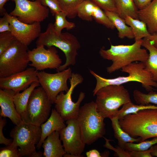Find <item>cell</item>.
I'll use <instances>...</instances> for the list:
<instances>
[{
  "label": "cell",
  "mask_w": 157,
  "mask_h": 157,
  "mask_svg": "<svg viewBox=\"0 0 157 157\" xmlns=\"http://www.w3.org/2000/svg\"><path fill=\"white\" fill-rule=\"evenodd\" d=\"M40 0L43 6L50 9L53 16H54L57 13L62 11L58 0Z\"/></svg>",
  "instance_id": "36"
},
{
  "label": "cell",
  "mask_w": 157,
  "mask_h": 157,
  "mask_svg": "<svg viewBox=\"0 0 157 157\" xmlns=\"http://www.w3.org/2000/svg\"><path fill=\"white\" fill-rule=\"evenodd\" d=\"M32 1H34V0H31Z\"/></svg>",
  "instance_id": "46"
},
{
  "label": "cell",
  "mask_w": 157,
  "mask_h": 157,
  "mask_svg": "<svg viewBox=\"0 0 157 157\" xmlns=\"http://www.w3.org/2000/svg\"><path fill=\"white\" fill-rule=\"evenodd\" d=\"M147 109H157V106L150 104L136 105L131 102L123 105L114 117H116L119 119L127 115L135 113L140 110Z\"/></svg>",
  "instance_id": "28"
},
{
  "label": "cell",
  "mask_w": 157,
  "mask_h": 157,
  "mask_svg": "<svg viewBox=\"0 0 157 157\" xmlns=\"http://www.w3.org/2000/svg\"><path fill=\"white\" fill-rule=\"evenodd\" d=\"M121 71L128 74V75L107 78L89 69L90 72L96 81L95 87L92 91L93 96H95L97 91L104 86L109 85H122L131 81L140 83L142 86L149 92L153 90V87L157 88V82L153 80L151 74L146 69L144 62L132 63L123 67Z\"/></svg>",
  "instance_id": "4"
},
{
  "label": "cell",
  "mask_w": 157,
  "mask_h": 157,
  "mask_svg": "<svg viewBox=\"0 0 157 157\" xmlns=\"http://www.w3.org/2000/svg\"><path fill=\"white\" fill-rule=\"evenodd\" d=\"M146 38L153 45L157 48V34L151 35Z\"/></svg>",
  "instance_id": "43"
},
{
  "label": "cell",
  "mask_w": 157,
  "mask_h": 157,
  "mask_svg": "<svg viewBox=\"0 0 157 157\" xmlns=\"http://www.w3.org/2000/svg\"><path fill=\"white\" fill-rule=\"evenodd\" d=\"M70 86L68 91L64 93L60 92L56 97L54 104L56 111L64 121L77 119L80 109V105L85 97V93L80 92L77 101L74 102L72 95L75 88L83 81V77L77 73H73L69 79Z\"/></svg>",
  "instance_id": "10"
},
{
  "label": "cell",
  "mask_w": 157,
  "mask_h": 157,
  "mask_svg": "<svg viewBox=\"0 0 157 157\" xmlns=\"http://www.w3.org/2000/svg\"><path fill=\"white\" fill-rule=\"evenodd\" d=\"M8 0H0V13L1 15H4L6 12V10L4 8V6L5 3Z\"/></svg>",
  "instance_id": "44"
},
{
  "label": "cell",
  "mask_w": 157,
  "mask_h": 157,
  "mask_svg": "<svg viewBox=\"0 0 157 157\" xmlns=\"http://www.w3.org/2000/svg\"><path fill=\"white\" fill-rule=\"evenodd\" d=\"M40 85L39 82H34L22 92H18L15 94L14 102L17 111L20 115L25 110L32 91Z\"/></svg>",
  "instance_id": "26"
},
{
  "label": "cell",
  "mask_w": 157,
  "mask_h": 157,
  "mask_svg": "<svg viewBox=\"0 0 157 157\" xmlns=\"http://www.w3.org/2000/svg\"><path fill=\"white\" fill-rule=\"evenodd\" d=\"M0 157H20L18 148L14 147L11 144L4 147L0 150Z\"/></svg>",
  "instance_id": "35"
},
{
  "label": "cell",
  "mask_w": 157,
  "mask_h": 157,
  "mask_svg": "<svg viewBox=\"0 0 157 157\" xmlns=\"http://www.w3.org/2000/svg\"><path fill=\"white\" fill-rule=\"evenodd\" d=\"M28 46L16 40L0 55V78L22 71L27 68L29 60Z\"/></svg>",
  "instance_id": "9"
},
{
  "label": "cell",
  "mask_w": 157,
  "mask_h": 157,
  "mask_svg": "<svg viewBox=\"0 0 157 157\" xmlns=\"http://www.w3.org/2000/svg\"><path fill=\"white\" fill-rule=\"evenodd\" d=\"M106 141L105 144L104 145V147L109 148L115 151L116 154L119 157H131L129 151L123 149L118 146L116 148L113 147L110 144L109 141L110 140L106 138L103 137Z\"/></svg>",
  "instance_id": "37"
},
{
  "label": "cell",
  "mask_w": 157,
  "mask_h": 157,
  "mask_svg": "<svg viewBox=\"0 0 157 157\" xmlns=\"http://www.w3.org/2000/svg\"><path fill=\"white\" fill-rule=\"evenodd\" d=\"M77 16L83 20L91 21L94 19L108 28H115L104 11L91 0H83L78 8Z\"/></svg>",
  "instance_id": "17"
},
{
  "label": "cell",
  "mask_w": 157,
  "mask_h": 157,
  "mask_svg": "<svg viewBox=\"0 0 157 157\" xmlns=\"http://www.w3.org/2000/svg\"><path fill=\"white\" fill-rule=\"evenodd\" d=\"M55 21L53 26L56 31L58 33H62L63 29L65 28L67 30L72 29L75 27V24L68 21L66 19V14L61 11L56 13L55 15Z\"/></svg>",
  "instance_id": "31"
},
{
  "label": "cell",
  "mask_w": 157,
  "mask_h": 157,
  "mask_svg": "<svg viewBox=\"0 0 157 157\" xmlns=\"http://www.w3.org/2000/svg\"><path fill=\"white\" fill-rule=\"evenodd\" d=\"M4 15L9 22L11 33L17 40L26 46L38 38L41 33L40 22L27 24L20 21L16 17L6 12Z\"/></svg>",
  "instance_id": "15"
},
{
  "label": "cell",
  "mask_w": 157,
  "mask_h": 157,
  "mask_svg": "<svg viewBox=\"0 0 157 157\" xmlns=\"http://www.w3.org/2000/svg\"><path fill=\"white\" fill-rule=\"evenodd\" d=\"M40 126L26 123L22 121L15 126L10 133L13 139L12 146L18 148L21 157H41L43 153L36 150L35 145L41 136Z\"/></svg>",
  "instance_id": "7"
},
{
  "label": "cell",
  "mask_w": 157,
  "mask_h": 157,
  "mask_svg": "<svg viewBox=\"0 0 157 157\" xmlns=\"http://www.w3.org/2000/svg\"><path fill=\"white\" fill-rule=\"evenodd\" d=\"M151 147L145 151H129L131 157H151Z\"/></svg>",
  "instance_id": "39"
},
{
  "label": "cell",
  "mask_w": 157,
  "mask_h": 157,
  "mask_svg": "<svg viewBox=\"0 0 157 157\" xmlns=\"http://www.w3.org/2000/svg\"><path fill=\"white\" fill-rule=\"evenodd\" d=\"M52 104L43 88H35L30 95L25 110L20 115L22 121L40 126L48 119Z\"/></svg>",
  "instance_id": "8"
},
{
  "label": "cell",
  "mask_w": 157,
  "mask_h": 157,
  "mask_svg": "<svg viewBox=\"0 0 157 157\" xmlns=\"http://www.w3.org/2000/svg\"><path fill=\"white\" fill-rule=\"evenodd\" d=\"M133 97L135 101L138 104L146 105L150 103L157 104V93L153 90L145 94L135 90L133 92Z\"/></svg>",
  "instance_id": "30"
},
{
  "label": "cell",
  "mask_w": 157,
  "mask_h": 157,
  "mask_svg": "<svg viewBox=\"0 0 157 157\" xmlns=\"http://www.w3.org/2000/svg\"><path fill=\"white\" fill-rule=\"evenodd\" d=\"M119 119L122 129L133 138H140L141 142L157 136V109L140 110Z\"/></svg>",
  "instance_id": "3"
},
{
  "label": "cell",
  "mask_w": 157,
  "mask_h": 157,
  "mask_svg": "<svg viewBox=\"0 0 157 157\" xmlns=\"http://www.w3.org/2000/svg\"><path fill=\"white\" fill-rule=\"evenodd\" d=\"M62 11L70 19L75 18L78 14V10L83 0H58Z\"/></svg>",
  "instance_id": "29"
},
{
  "label": "cell",
  "mask_w": 157,
  "mask_h": 157,
  "mask_svg": "<svg viewBox=\"0 0 157 157\" xmlns=\"http://www.w3.org/2000/svg\"><path fill=\"white\" fill-rule=\"evenodd\" d=\"M97 110L106 118L114 117L122 106L131 102L128 90L122 85H109L96 94Z\"/></svg>",
  "instance_id": "6"
},
{
  "label": "cell",
  "mask_w": 157,
  "mask_h": 157,
  "mask_svg": "<svg viewBox=\"0 0 157 157\" xmlns=\"http://www.w3.org/2000/svg\"><path fill=\"white\" fill-rule=\"evenodd\" d=\"M157 144V136L151 140H147L137 144L128 142L126 144L125 149L128 151H145Z\"/></svg>",
  "instance_id": "32"
},
{
  "label": "cell",
  "mask_w": 157,
  "mask_h": 157,
  "mask_svg": "<svg viewBox=\"0 0 157 157\" xmlns=\"http://www.w3.org/2000/svg\"><path fill=\"white\" fill-rule=\"evenodd\" d=\"M133 1L138 10L145 8L151 1V0H133Z\"/></svg>",
  "instance_id": "41"
},
{
  "label": "cell",
  "mask_w": 157,
  "mask_h": 157,
  "mask_svg": "<svg viewBox=\"0 0 157 157\" xmlns=\"http://www.w3.org/2000/svg\"><path fill=\"white\" fill-rule=\"evenodd\" d=\"M139 19L146 24L151 35L157 34V0H153L145 8L138 10Z\"/></svg>",
  "instance_id": "21"
},
{
  "label": "cell",
  "mask_w": 157,
  "mask_h": 157,
  "mask_svg": "<svg viewBox=\"0 0 157 157\" xmlns=\"http://www.w3.org/2000/svg\"><path fill=\"white\" fill-rule=\"evenodd\" d=\"M86 155L87 157H102L99 151L95 149H92L87 152Z\"/></svg>",
  "instance_id": "42"
},
{
  "label": "cell",
  "mask_w": 157,
  "mask_h": 157,
  "mask_svg": "<svg viewBox=\"0 0 157 157\" xmlns=\"http://www.w3.org/2000/svg\"><path fill=\"white\" fill-rule=\"evenodd\" d=\"M17 40L11 32L0 33V55H1Z\"/></svg>",
  "instance_id": "33"
},
{
  "label": "cell",
  "mask_w": 157,
  "mask_h": 157,
  "mask_svg": "<svg viewBox=\"0 0 157 157\" xmlns=\"http://www.w3.org/2000/svg\"><path fill=\"white\" fill-rule=\"evenodd\" d=\"M105 118L97 110L93 101L84 104L80 107L77 120L83 142L90 145L106 133Z\"/></svg>",
  "instance_id": "5"
},
{
  "label": "cell",
  "mask_w": 157,
  "mask_h": 157,
  "mask_svg": "<svg viewBox=\"0 0 157 157\" xmlns=\"http://www.w3.org/2000/svg\"><path fill=\"white\" fill-rule=\"evenodd\" d=\"M0 116V144H4L6 146L10 145L12 142L13 139H7L4 136L3 130L6 123V119L5 117L3 118Z\"/></svg>",
  "instance_id": "38"
},
{
  "label": "cell",
  "mask_w": 157,
  "mask_h": 157,
  "mask_svg": "<svg viewBox=\"0 0 157 157\" xmlns=\"http://www.w3.org/2000/svg\"><path fill=\"white\" fill-rule=\"evenodd\" d=\"M117 13L124 19L127 16L139 19L137 8L133 0H115Z\"/></svg>",
  "instance_id": "27"
},
{
  "label": "cell",
  "mask_w": 157,
  "mask_h": 157,
  "mask_svg": "<svg viewBox=\"0 0 157 157\" xmlns=\"http://www.w3.org/2000/svg\"><path fill=\"white\" fill-rule=\"evenodd\" d=\"M106 15L118 31L119 38L123 39L126 38L129 39L134 38L131 28L128 26L124 19L121 18L115 12L104 11Z\"/></svg>",
  "instance_id": "23"
},
{
  "label": "cell",
  "mask_w": 157,
  "mask_h": 157,
  "mask_svg": "<svg viewBox=\"0 0 157 157\" xmlns=\"http://www.w3.org/2000/svg\"><path fill=\"white\" fill-rule=\"evenodd\" d=\"M11 31L9 22L6 16L4 15L2 17L0 18V33Z\"/></svg>",
  "instance_id": "40"
},
{
  "label": "cell",
  "mask_w": 157,
  "mask_h": 157,
  "mask_svg": "<svg viewBox=\"0 0 157 157\" xmlns=\"http://www.w3.org/2000/svg\"><path fill=\"white\" fill-rule=\"evenodd\" d=\"M72 73L70 67L54 74L44 71L38 72L39 82L52 104H54L56 97L60 92H66L69 90L67 82Z\"/></svg>",
  "instance_id": "12"
},
{
  "label": "cell",
  "mask_w": 157,
  "mask_h": 157,
  "mask_svg": "<svg viewBox=\"0 0 157 157\" xmlns=\"http://www.w3.org/2000/svg\"><path fill=\"white\" fill-rule=\"evenodd\" d=\"M124 19L126 24L131 28L135 41L147 38L151 35L144 22L139 19L127 16Z\"/></svg>",
  "instance_id": "25"
},
{
  "label": "cell",
  "mask_w": 157,
  "mask_h": 157,
  "mask_svg": "<svg viewBox=\"0 0 157 157\" xmlns=\"http://www.w3.org/2000/svg\"><path fill=\"white\" fill-rule=\"evenodd\" d=\"M152 150L151 154L152 156L157 157V144L151 147Z\"/></svg>",
  "instance_id": "45"
},
{
  "label": "cell",
  "mask_w": 157,
  "mask_h": 157,
  "mask_svg": "<svg viewBox=\"0 0 157 157\" xmlns=\"http://www.w3.org/2000/svg\"><path fill=\"white\" fill-rule=\"evenodd\" d=\"M104 11L117 13L115 0H91Z\"/></svg>",
  "instance_id": "34"
},
{
  "label": "cell",
  "mask_w": 157,
  "mask_h": 157,
  "mask_svg": "<svg viewBox=\"0 0 157 157\" xmlns=\"http://www.w3.org/2000/svg\"><path fill=\"white\" fill-rule=\"evenodd\" d=\"M66 123V127L59 131L65 151L76 157H83L81 154L85 144L83 141L77 119H69Z\"/></svg>",
  "instance_id": "13"
},
{
  "label": "cell",
  "mask_w": 157,
  "mask_h": 157,
  "mask_svg": "<svg viewBox=\"0 0 157 157\" xmlns=\"http://www.w3.org/2000/svg\"><path fill=\"white\" fill-rule=\"evenodd\" d=\"M40 45L31 50H28L29 61L28 65L37 71L47 69H57L61 65L62 60L55 47L46 49Z\"/></svg>",
  "instance_id": "14"
},
{
  "label": "cell",
  "mask_w": 157,
  "mask_h": 157,
  "mask_svg": "<svg viewBox=\"0 0 157 157\" xmlns=\"http://www.w3.org/2000/svg\"><path fill=\"white\" fill-rule=\"evenodd\" d=\"M15 94L12 90L0 89V116L7 117L15 125H18L23 121L16 109L13 98Z\"/></svg>",
  "instance_id": "18"
},
{
  "label": "cell",
  "mask_w": 157,
  "mask_h": 157,
  "mask_svg": "<svg viewBox=\"0 0 157 157\" xmlns=\"http://www.w3.org/2000/svg\"><path fill=\"white\" fill-rule=\"evenodd\" d=\"M15 4L10 15L21 22L27 24L40 22L49 16V9L43 6L40 0H12Z\"/></svg>",
  "instance_id": "11"
},
{
  "label": "cell",
  "mask_w": 157,
  "mask_h": 157,
  "mask_svg": "<svg viewBox=\"0 0 157 157\" xmlns=\"http://www.w3.org/2000/svg\"><path fill=\"white\" fill-rule=\"evenodd\" d=\"M110 119L114 136L117 140L118 146L121 148L125 149V145L127 143H139L141 142L140 138H133L122 129L119 124V119L117 117H114Z\"/></svg>",
  "instance_id": "24"
},
{
  "label": "cell",
  "mask_w": 157,
  "mask_h": 157,
  "mask_svg": "<svg viewBox=\"0 0 157 157\" xmlns=\"http://www.w3.org/2000/svg\"><path fill=\"white\" fill-rule=\"evenodd\" d=\"M36 47L43 45L47 48L54 46L60 49L64 53L66 57L65 63L56 69L57 72L61 71L76 63L78 51L80 47L77 38L69 33H57L53 24L49 23L45 31L41 33L36 42Z\"/></svg>",
  "instance_id": "1"
},
{
  "label": "cell",
  "mask_w": 157,
  "mask_h": 157,
  "mask_svg": "<svg viewBox=\"0 0 157 157\" xmlns=\"http://www.w3.org/2000/svg\"><path fill=\"white\" fill-rule=\"evenodd\" d=\"M142 39L131 45L111 44L108 49L101 48L100 56L103 59L112 61V64L106 67L109 74L111 73L135 62H144L147 60L149 53L145 48H142Z\"/></svg>",
  "instance_id": "2"
},
{
  "label": "cell",
  "mask_w": 157,
  "mask_h": 157,
  "mask_svg": "<svg viewBox=\"0 0 157 157\" xmlns=\"http://www.w3.org/2000/svg\"><path fill=\"white\" fill-rule=\"evenodd\" d=\"M142 46L149 52L148 58L144 62L145 68L151 74L153 80L157 82V48L146 38L142 39Z\"/></svg>",
  "instance_id": "22"
},
{
  "label": "cell",
  "mask_w": 157,
  "mask_h": 157,
  "mask_svg": "<svg viewBox=\"0 0 157 157\" xmlns=\"http://www.w3.org/2000/svg\"><path fill=\"white\" fill-rule=\"evenodd\" d=\"M38 71L31 67L10 76L0 78V89H9L15 93L28 88L33 83L39 82Z\"/></svg>",
  "instance_id": "16"
},
{
  "label": "cell",
  "mask_w": 157,
  "mask_h": 157,
  "mask_svg": "<svg viewBox=\"0 0 157 157\" xmlns=\"http://www.w3.org/2000/svg\"><path fill=\"white\" fill-rule=\"evenodd\" d=\"M59 132L54 131L49 134L43 141V155L45 157H62L66 153L61 143Z\"/></svg>",
  "instance_id": "20"
},
{
  "label": "cell",
  "mask_w": 157,
  "mask_h": 157,
  "mask_svg": "<svg viewBox=\"0 0 157 157\" xmlns=\"http://www.w3.org/2000/svg\"><path fill=\"white\" fill-rule=\"evenodd\" d=\"M40 126L42 133L40 140L36 146L38 149L40 148L43 141L49 134L54 131H59L66 125L64 121L56 109L53 108L50 117Z\"/></svg>",
  "instance_id": "19"
}]
</instances>
